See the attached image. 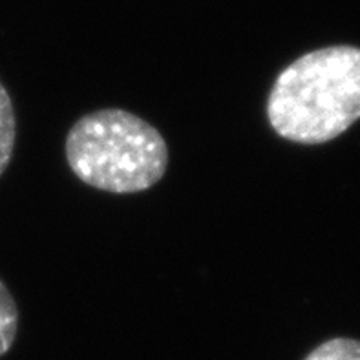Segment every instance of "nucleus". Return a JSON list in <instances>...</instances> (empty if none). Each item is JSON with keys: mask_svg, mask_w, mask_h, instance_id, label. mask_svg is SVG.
<instances>
[{"mask_svg": "<svg viewBox=\"0 0 360 360\" xmlns=\"http://www.w3.org/2000/svg\"><path fill=\"white\" fill-rule=\"evenodd\" d=\"M15 139H17V117H15L13 101L0 81V176L9 167L13 158Z\"/></svg>", "mask_w": 360, "mask_h": 360, "instance_id": "7ed1b4c3", "label": "nucleus"}, {"mask_svg": "<svg viewBox=\"0 0 360 360\" xmlns=\"http://www.w3.org/2000/svg\"><path fill=\"white\" fill-rule=\"evenodd\" d=\"M267 119L280 137L322 145L360 119V48L328 46L292 60L274 79Z\"/></svg>", "mask_w": 360, "mask_h": 360, "instance_id": "f257e3e1", "label": "nucleus"}, {"mask_svg": "<svg viewBox=\"0 0 360 360\" xmlns=\"http://www.w3.org/2000/svg\"><path fill=\"white\" fill-rule=\"evenodd\" d=\"M304 360H360V340L331 338L316 346Z\"/></svg>", "mask_w": 360, "mask_h": 360, "instance_id": "39448f33", "label": "nucleus"}, {"mask_svg": "<svg viewBox=\"0 0 360 360\" xmlns=\"http://www.w3.org/2000/svg\"><path fill=\"white\" fill-rule=\"evenodd\" d=\"M18 331V309L11 292L0 280V356L11 349Z\"/></svg>", "mask_w": 360, "mask_h": 360, "instance_id": "20e7f679", "label": "nucleus"}, {"mask_svg": "<svg viewBox=\"0 0 360 360\" xmlns=\"http://www.w3.org/2000/svg\"><path fill=\"white\" fill-rule=\"evenodd\" d=\"M64 152L82 183L112 194L154 187L169 167V146L160 130L119 108L82 115L70 128Z\"/></svg>", "mask_w": 360, "mask_h": 360, "instance_id": "f03ea898", "label": "nucleus"}]
</instances>
